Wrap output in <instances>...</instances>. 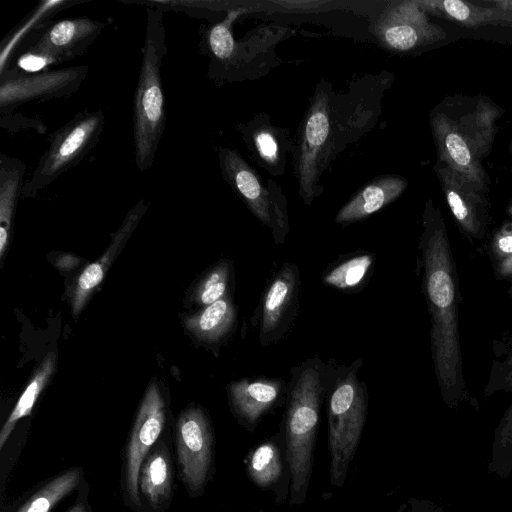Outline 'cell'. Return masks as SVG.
<instances>
[{
	"mask_svg": "<svg viewBox=\"0 0 512 512\" xmlns=\"http://www.w3.org/2000/svg\"><path fill=\"white\" fill-rule=\"evenodd\" d=\"M419 248L431 320L430 343L441 396L449 407L469 399L459 338L458 277L443 217L432 201L423 213Z\"/></svg>",
	"mask_w": 512,
	"mask_h": 512,
	"instance_id": "1",
	"label": "cell"
},
{
	"mask_svg": "<svg viewBox=\"0 0 512 512\" xmlns=\"http://www.w3.org/2000/svg\"><path fill=\"white\" fill-rule=\"evenodd\" d=\"M503 111L483 97L456 98L431 114L438 161L489 190L483 161L489 155Z\"/></svg>",
	"mask_w": 512,
	"mask_h": 512,
	"instance_id": "2",
	"label": "cell"
},
{
	"mask_svg": "<svg viewBox=\"0 0 512 512\" xmlns=\"http://www.w3.org/2000/svg\"><path fill=\"white\" fill-rule=\"evenodd\" d=\"M337 363L317 355L291 371L287 386L286 444L291 473V504L301 505L311 477L320 406L327 395Z\"/></svg>",
	"mask_w": 512,
	"mask_h": 512,
	"instance_id": "3",
	"label": "cell"
},
{
	"mask_svg": "<svg viewBox=\"0 0 512 512\" xmlns=\"http://www.w3.org/2000/svg\"><path fill=\"white\" fill-rule=\"evenodd\" d=\"M163 16L164 10L158 6L146 8L142 61L133 106L135 164L142 172L154 163L166 123L161 78L162 62L167 53Z\"/></svg>",
	"mask_w": 512,
	"mask_h": 512,
	"instance_id": "4",
	"label": "cell"
},
{
	"mask_svg": "<svg viewBox=\"0 0 512 512\" xmlns=\"http://www.w3.org/2000/svg\"><path fill=\"white\" fill-rule=\"evenodd\" d=\"M361 359L349 366L337 364L328 396V443L331 455L330 480L342 487L365 425L368 393L359 379Z\"/></svg>",
	"mask_w": 512,
	"mask_h": 512,
	"instance_id": "5",
	"label": "cell"
},
{
	"mask_svg": "<svg viewBox=\"0 0 512 512\" xmlns=\"http://www.w3.org/2000/svg\"><path fill=\"white\" fill-rule=\"evenodd\" d=\"M101 110L78 112L64 126L49 134V147L40 157L22 196L34 197L70 168L80 163L97 145L104 130Z\"/></svg>",
	"mask_w": 512,
	"mask_h": 512,
	"instance_id": "6",
	"label": "cell"
},
{
	"mask_svg": "<svg viewBox=\"0 0 512 512\" xmlns=\"http://www.w3.org/2000/svg\"><path fill=\"white\" fill-rule=\"evenodd\" d=\"M174 447L183 486L191 497L200 496L210 477L214 453L212 427L202 409L190 407L180 414Z\"/></svg>",
	"mask_w": 512,
	"mask_h": 512,
	"instance_id": "7",
	"label": "cell"
},
{
	"mask_svg": "<svg viewBox=\"0 0 512 512\" xmlns=\"http://www.w3.org/2000/svg\"><path fill=\"white\" fill-rule=\"evenodd\" d=\"M88 66H74L38 73L6 69L0 73L1 119L12 116L21 105L72 96L88 75Z\"/></svg>",
	"mask_w": 512,
	"mask_h": 512,
	"instance_id": "8",
	"label": "cell"
},
{
	"mask_svg": "<svg viewBox=\"0 0 512 512\" xmlns=\"http://www.w3.org/2000/svg\"><path fill=\"white\" fill-rule=\"evenodd\" d=\"M218 155L224 178L258 220L271 229L274 242L282 244L289 232L284 199L264 188L258 175L237 151L219 148Z\"/></svg>",
	"mask_w": 512,
	"mask_h": 512,
	"instance_id": "9",
	"label": "cell"
},
{
	"mask_svg": "<svg viewBox=\"0 0 512 512\" xmlns=\"http://www.w3.org/2000/svg\"><path fill=\"white\" fill-rule=\"evenodd\" d=\"M166 420L165 402L156 384L145 393L125 448L123 490L126 503L133 509L142 507L138 479L141 465L158 441Z\"/></svg>",
	"mask_w": 512,
	"mask_h": 512,
	"instance_id": "10",
	"label": "cell"
},
{
	"mask_svg": "<svg viewBox=\"0 0 512 512\" xmlns=\"http://www.w3.org/2000/svg\"><path fill=\"white\" fill-rule=\"evenodd\" d=\"M300 283L298 266L285 262L267 284L257 315L262 347L278 342L293 324L299 309Z\"/></svg>",
	"mask_w": 512,
	"mask_h": 512,
	"instance_id": "11",
	"label": "cell"
},
{
	"mask_svg": "<svg viewBox=\"0 0 512 512\" xmlns=\"http://www.w3.org/2000/svg\"><path fill=\"white\" fill-rule=\"evenodd\" d=\"M331 134L329 97L325 92L318 93L304 119L297 166L299 191L306 204H310L318 192L316 186L324 167Z\"/></svg>",
	"mask_w": 512,
	"mask_h": 512,
	"instance_id": "12",
	"label": "cell"
},
{
	"mask_svg": "<svg viewBox=\"0 0 512 512\" xmlns=\"http://www.w3.org/2000/svg\"><path fill=\"white\" fill-rule=\"evenodd\" d=\"M435 171L461 232L471 239L484 238L489 224V190L443 162L438 161Z\"/></svg>",
	"mask_w": 512,
	"mask_h": 512,
	"instance_id": "13",
	"label": "cell"
},
{
	"mask_svg": "<svg viewBox=\"0 0 512 512\" xmlns=\"http://www.w3.org/2000/svg\"><path fill=\"white\" fill-rule=\"evenodd\" d=\"M376 34L385 46L396 51H409L446 37L440 26L429 21L419 1L396 3L384 13Z\"/></svg>",
	"mask_w": 512,
	"mask_h": 512,
	"instance_id": "14",
	"label": "cell"
},
{
	"mask_svg": "<svg viewBox=\"0 0 512 512\" xmlns=\"http://www.w3.org/2000/svg\"><path fill=\"white\" fill-rule=\"evenodd\" d=\"M88 17L48 22L30 48L53 57L58 63L83 55L105 27Z\"/></svg>",
	"mask_w": 512,
	"mask_h": 512,
	"instance_id": "15",
	"label": "cell"
},
{
	"mask_svg": "<svg viewBox=\"0 0 512 512\" xmlns=\"http://www.w3.org/2000/svg\"><path fill=\"white\" fill-rule=\"evenodd\" d=\"M285 389L282 379L267 377L242 378L227 387L234 414L249 428L278 402Z\"/></svg>",
	"mask_w": 512,
	"mask_h": 512,
	"instance_id": "16",
	"label": "cell"
},
{
	"mask_svg": "<svg viewBox=\"0 0 512 512\" xmlns=\"http://www.w3.org/2000/svg\"><path fill=\"white\" fill-rule=\"evenodd\" d=\"M173 462L169 446L157 441L144 459L138 479L142 506L151 512L168 509L173 495Z\"/></svg>",
	"mask_w": 512,
	"mask_h": 512,
	"instance_id": "17",
	"label": "cell"
},
{
	"mask_svg": "<svg viewBox=\"0 0 512 512\" xmlns=\"http://www.w3.org/2000/svg\"><path fill=\"white\" fill-rule=\"evenodd\" d=\"M146 209V203L143 200L139 201L127 214L106 252L97 261L87 265L81 272L72 294L71 302L74 316L81 312L92 292L102 282L106 270L112 263L118 249L132 233Z\"/></svg>",
	"mask_w": 512,
	"mask_h": 512,
	"instance_id": "18",
	"label": "cell"
},
{
	"mask_svg": "<svg viewBox=\"0 0 512 512\" xmlns=\"http://www.w3.org/2000/svg\"><path fill=\"white\" fill-rule=\"evenodd\" d=\"M400 176H384L363 187L337 213L335 222L349 224L361 221L396 200L406 189Z\"/></svg>",
	"mask_w": 512,
	"mask_h": 512,
	"instance_id": "19",
	"label": "cell"
},
{
	"mask_svg": "<svg viewBox=\"0 0 512 512\" xmlns=\"http://www.w3.org/2000/svg\"><path fill=\"white\" fill-rule=\"evenodd\" d=\"M419 2L427 13L464 27L477 28L487 25L512 27V12L487 5L482 1L419 0Z\"/></svg>",
	"mask_w": 512,
	"mask_h": 512,
	"instance_id": "20",
	"label": "cell"
},
{
	"mask_svg": "<svg viewBox=\"0 0 512 512\" xmlns=\"http://www.w3.org/2000/svg\"><path fill=\"white\" fill-rule=\"evenodd\" d=\"M25 163L4 153L0 155V257L10 237L13 216L24 186Z\"/></svg>",
	"mask_w": 512,
	"mask_h": 512,
	"instance_id": "21",
	"label": "cell"
},
{
	"mask_svg": "<svg viewBox=\"0 0 512 512\" xmlns=\"http://www.w3.org/2000/svg\"><path fill=\"white\" fill-rule=\"evenodd\" d=\"M243 12H245L243 9L232 10L222 21L209 26L202 32L200 48L209 56L211 78L218 79L236 57L237 45L231 27Z\"/></svg>",
	"mask_w": 512,
	"mask_h": 512,
	"instance_id": "22",
	"label": "cell"
},
{
	"mask_svg": "<svg viewBox=\"0 0 512 512\" xmlns=\"http://www.w3.org/2000/svg\"><path fill=\"white\" fill-rule=\"evenodd\" d=\"M375 255L371 252H354L341 256L322 274L325 285L346 293L363 288L372 275Z\"/></svg>",
	"mask_w": 512,
	"mask_h": 512,
	"instance_id": "23",
	"label": "cell"
},
{
	"mask_svg": "<svg viewBox=\"0 0 512 512\" xmlns=\"http://www.w3.org/2000/svg\"><path fill=\"white\" fill-rule=\"evenodd\" d=\"M236 308L226 295L222 299L205 306L197 314L186 319V326L198 338L205 341H218L234 327Z\"/></svg>",
	"mask_w": 512,
	"mask_h": 512,
	"instance_id": "24",
	"label": "cell"
},
{
	"mask_svg": "<svg viewBox=\"0 0 512 512\" xmlns=\"http://www.w3.org/2000/svg\"><path fill=\"white\" fill-rule=\"evenodd\" d=\"M56 365V357L53 353L47 355L39 368L30 379L28 385L19 397L16 405L5 421L0 431V449H2L10 437L16 423L23 417L31 414L33 406L49 382Z\"/></svg>",
	"mask_w": 512,
	"mask_h": 512,
	"instance_id": "25",
	"label": "cell"
},
{
	"mask_svg": "<svg viewBox=\"0 0 512 512\" xmlns=\"http://www.w3.org/2000/svg\"><path fill=\"white\" fill-rule=\"evenodd\" d=\"M82 480V468H70L38 489L16 512H50L79 487Z\"/></svg>",
	"mask_w": 512,
	"mask_h": 512,
	"instance_id": "26",
	"label": "cell"
},
{
	"mask_svg": "<svg viewBox=\"0 0 512 512\" xmlns=\"http://www.w3.org/2000/svg\"><path fill=\"white\" fill-rule=\"evenodd\" d=\"M248 472L252 481L259 487L273 485L282 473L277 446L272 442H265L258 446L249 458Z\"/></svg>",
	"mask_w": 512,
	"mask_h": 512,
	"instance_id": "27",
	"label": "cell"
},
{
	"mask_svg": "<svg viewBox=\"0 0 512 512\" xmlns=\"http://www.w3.org/2000/svg\"><path fill=\"white\" fill-rule=\"evenodd\" d=\"M503 389L512 393V370L508 371L503 379ZM491 466L499 473L512 466V402L504 413L495 431L493 443V461Z\"/></svg>",
	"mask_w": 512,
	"mask_h": 512,
	"instance_id": "28",
	"label": "cell"
},
{
	"mask_svg": "<svg viewBox=\"0 0 512 512\" xmlns=\"http://www.w3.org/2000/svg\"><path fill=\"white\" fill-rule=\"evenodd\" d=\"M231 266L221 261L214 266L198 285L195 298L198 303L208 306L227 295Z\"/></svg>",
	"mask_w": 512,
	"mask_h": 512,
	"instance_id": "29",
	"label": "cell"
},
{
	"mask_svg": "<svg viewBox=\"0 0 512 512\" xmlns=\"http://www.w3.org/2000/svg\"><path fill=\"white\" fill-rule=\"evenodd\" d=\"M59 64L53 57L32 49H27L17 59L14 69L22 73H38L48 70L52 65Z\"/></svg>",
	"mask_w": 512,
	"mask_h": 512,
	"instance_id": "30",
	"label": "cell"
},
{
	"mask_svg": "<svg viewBox=\"0 0 512 512\" xmlns=\"http://www.w3.org/2000/svg\"><path fill=\"white\" fill-rule=\"evenodd\" d=\"M491 254L497 263L512 255V220L504 222L493 234Z\"/></svg>",
	"mask_w": 512,
	"mask_h": 512,
	"instance_id": "31",
	"label": "cell"
},
{
	"mask_svg": "<svg viewBox=\"0 0 512 512\" xmlns=\"http://www.w3.org/2000/svg\"><path fill=\"white\" fill-rule=\"evenodd\" d=\"M254 143L262 160L270 164H274L278 160L279 146L271 131H257L254 135Z\"/></svg>",
	"mask_w": 512,
	"mask_h": 512,
	"instance_id": "32",
	"label": "cell"
},
{
	"mask_svg": "<svg viewBox=\"0 0 512 512\" xmlns=\"http://www.w3.org/2000/svg\"><path fill=\"white\" fill-rule=\"evenodd\" d=\"M495 276L498 279L510 282L511 288L509 289V292L512 294V255L497 263L495 267Z\"/></svg>",
	"mask_w": 512,
	"mask_h": 512,
	"instance_id": "33",
	"label": "cell"
},
{
	"mask_svg": "<svg viewBox=\"0 0 512 512\" xmlns=\"http://www.w3.org/2000/svg\"><path fill=\"white\" fill-rule=\"evenodd\" d=\"M482 2L501 10L512 12V0H483Z\"/></svg>",
	"mask_w": 512,
	"mask_h": 512,
	"instance_id": "34",
	"label": "cell"
},
{
	"mask_svg": "<svg viewBox=\"0 0 512 512\" xmlns=\"http://www.w3.org/2000/svg\"><path fill=\"white\" fill-rule=\"evenodd\" d=\"M83 495H79L74 505L68 509L67 512H89V505L87 503L86 497H82Z\"/></svg>",
	"mask_w": 512,
	"mask_h": 512,
	"instance_id": "35",
	"label": "cell"
},
{
	"mask_svg": "<svg viewBox=\"0 0 512 512\" xmlns=\"http://www.w3.org/2000/svg\"><path fill=\"white\" fill-rule=\"evenodd\" d=\"M279 4L281 5H286L288 7H293V8H304L303 6H307L308 8L310 6H317V5H321L323 4V2H319V1H283V2H279Z\"/></svg>",
	"mask_w": 512,
	"mask_h": 512,
	"instance_id": "36",
	"label": "cell"
},
{
	"mask_svg": "<svg viewBox=\"0 0 512 512\" xmlns=\"http://www.w3.org/2000/svg\"><path fill=\"white\" fill-rule=\"evenodd\" d=\"M74 262L77 263L78 260L73 258L72 256H63L62 259H59L58 261V267L61 269H66L68 264V269L74 266Z\"/></svg>",
	"mask_w": 512,
	"mask_h": 512,
	"instance_id": "37",
	"label": "cell"
},
{
	"mask_svg": "<svg viewBox=\"0 0 512 512\" xmlns=\"http://www.w3.org/2000/svg\"><path fill=\"white\" fill-rule=\"evenodd\" d=\"M503 366H504V369L506 370V372L512 370V348H511L510 352L508 353L506 360L503 363Z\"/></svg>",
	"mask_w": 512,
	"mask_h": 512,
	"instance_id": "38",
	"label": "cell"
},
{
	"mask_svg": "<svg viewBox=\"0 0 512 512\" xmlns=\"http://www.w3.org/2000/svg\"><path fill=\"white\" fill-rule=\"evenodd\" d=\"M507 213H508L509 216L512 217V202L507 207Z\"/></svg>",
	"mask_w": 512,
	"mask_h": 512,
	"instance_id": "39",
	"label": "cell"
}]
</instances>
